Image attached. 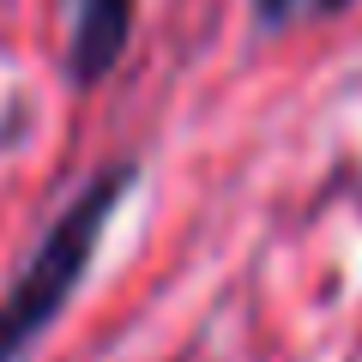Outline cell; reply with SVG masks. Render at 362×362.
Masks as SVG:
<instances>
[{"instance_id":"obj_2","label":"cell","mask_w":362,"mask_h":362,"mask_svg":"<svg viewBox=\"0 0 362 362\" xmlns=\"http://www.w3.org/2000/svg\"><path fill=\"white\" fill-rule=\"evenodd\" d=\"M66 13V42L61 66L73 90H97L115 78V66L133 49V25H139V0H61Z\"/></svg>"},{"instance_id":"obj_1","label":"cell","mask_w":362,"mask_h":362,"mask_svg":"<svg viewBox=\"0 0 362 362\" xmlns=\"http://www.w3.org/2000/svg\"><path fill=\"white\" fill-rule=\"evenodd\" d=\"M133 187H139V163L133 157H109L37 230L30 254L13 272V284L0 290V362H30V350L49 338V326L73 308V296L85 290L90 266H97V247H103L109 223L127 206Z\"/></svg>"},{"instance_id":"obj_3","label":"cell","mask_w":362,"mask_h":362,"mask_svg":"<svg viewBox=\"0 0 362 362\" xmlns=\"http://www.w3.org/2000/svg\"><path fill=\"white\" fill-rule=\"evenodd\" d=\"M356 0H247V18H254L259 37H278L290 25H314V18H344Z\"/></svg>"}]
</instances>
